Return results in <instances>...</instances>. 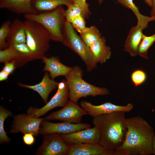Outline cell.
<instances>
[{"mask_svg":"<svg viewBox=\"0 0 155 155\" xmlns=\"http://www.w3.org/2000/svg\"><path fill=\"white\" fill-rule=\"evenodd\" d=\"M127 131L122 144L112 155H150L155 132L153 128L142 117L126 118Z\"/></svg>","mask_w":155,"mask_h":155,"instance_id":"obj_1","label":"cell"},{"mask_svg":"<svg viewBox=\"0 0 155 155\" xmlns=\"http://www.w3.org/2000/svg\"><path fill=\"white\" fill-rule=\"evenodd\" d=\"M125 113L116 112L93 117V125L100 132L98 144L107 152V155H112L124 141L127 131Z\"/></svg>","mask_w":155,"mask_h":155,"instance_id":"obj_2","label":"cell"},{"mask_svg":"<svg viewBox=\"0 0 155 155\" xmlns=\"http://www.w3.org/2000/svg\"><path fill=\"white\" fill-rule=\"evenodd\" d=\"M83 75L81 69L76 66L72 67L65 76L68 88L69 100L77 102L82 97L109 94L107 88L96 86L85 81L82 78Z\"/></svg>","mask_w":155,"mask_h":155,"instance_id":"obj_3","label":"cell"},{"mask_svg":"<svg viewBox=\"0 0 155 155\" xmlns=\"http://www.w3.org/2000/svg\"><path fill=\"white\" fill-rule=\"evenodd\" d=\"M26 20L35 22L49 33L52 40L62 42V31L66 21L65 10L60 6L51 11L24 15Z\"/></svg>","mask_w":155,"mask_h":155,"instance_id":"obj_4","label":"cell"},{"mask_svg":"<svg viewBox=\"0 0 155 155\" xmlns=\"http://www.w3.org/2000/svg\"><path fill=\"white\" fill-rule=\"evenodd\" d=\"M24 22L26 36V43L32 52L33 60L42 59L50 47L51 40L50 35L39 23L28 20Z\"/></svg>","mask_w":155,"mask_h":155,"instance_id":"obj_5","label":"cell"},{"mask_svg":"<svg viewBox=\"0 0 155 155\" xmlns=\"http://www.w3.org/2000/svg\"><path fill=\"white\" fill-rule=\"evenodd\" d=\"M62 42L77 54L85 63L88 71H91L97 63L89 48L76 33L71 23L66 21L62 31Z\"/></svg>","mask_w":155,"mask_h":155,"instance_id":"obj_6","label":"cell"},{"mask_svg":"<svg viewBox=\"0 0 155 155\" xmlns=\"http://www.w3.org/2000/svg\"><path fill=\"white\" fill-rule=\"evenodd\" d=\"M69 90L66 80L58 83L57 91L46 104L40 108L31 107L27 113L35 117H40L49 111L58 107H63L68 101Z\"/></svg>","mask_w":155,"mask_h":155,"instance_id":"obj_7","label":"cell"},{"mask_svg":"<svg viewBox=\"0 0 155 155\" xmlns=\"http://www.w3.org/2000/svg\"><path fill=\"white\" fill-rule=\"evenodd\" d=\"M61 109L51 113L44 120H59L74 123H81L82 117L88 115L86 111L77 102L69 100Z\"/></svg>","mask_w":155,"mask_h":155,"instance_id":"obj_8","label":"cell"},{"mask_svg":"<svg viewBox=\"0 0 155 155\" xmlns=\"http://www.w3.org/2000/svg\"><path fill=\"white\" fill-rule=\"evenodd\" d=\"M44 118L35 117L28 113L14 117L10 133H31L37 136L40 133V126Z\"/></svg>","mask_w":155,"mask_h":155,"instance_id":"obj_9","label":"cell"},{"mask_svg":"<svg viewBox=\"0 0 155 155\" xmlns=\"http://www.w3.org/2000/svg\"><path fill=\"white\" fill-rule=\"evenodd\" d=\"M44 136L42 144L36 154L40 155H67L70 145L65 143L58 133L47 134Z\"/></svg>","mask_w":155,"mask_h":155,"instance_id":"obj_10","label":"cell"},{"mask_svg":"<svg viewBox=\"0 0 155 155\" xmlns=\"http://www.w3.org/2000/svg\"><path fill=\"white\" fill-rule=\"evenodd\" d=\"M60 135L64 142L69 145L83 143L98 144L100 138L99 130L95 126L92 128Z\"/></svg>","mask_w":155,"mask_h":155,"instance_id":"obj_11","label":"cell"},{"mask_svg":"<svg viewBox=\"0 0 155 155\" xmlns=\"http://www.w3.org/2000/svg\"><path fill=\"white\" fill-rule=\"evenodd\" d=\"M40 133L47 135L53 133L67 134L90 128L88 124L74 123L67 122L59 123L50 122L44 120L41 123Z\"/></svg>","mask_w":155,"mask_h":155,"instance_id":"obj_12","label":"cell"},{"mask_svg":"<svg viewBox=\"0 0 155 155\" xmlns=\"http://www.w3.org/2000/svg\"><path fill=\"white\" fill-rule=\"evenodd\" d=\"M82 107L85 110L88 115L93 117L116 112H129L133 108L132 104L129 103L125 106L118 105L110 102H105L99 105H94L85 101L80 102Z\"/></svg>","mask_w":155,"mask_h":155,"instance_id":"obj_13","label":"cell"},{"mask_svg":"<svg viewBox=\"0 0 155 155\" xmlns=\"http://www.w3.org/2000/svg\"><path fill=\"white\" fill-rule=\"evenodd\" d=\"M58 83L52 79L48 72H45L41 81L38 84L33 85H28L19 83V86L36 92L46 104L50 93L53 90L57 88Z\"/></svg>","mask_w":155,"mask_h":155,"instance_id":"obj_14","label":"cell"},{"mask_svg":"<svg viewBox=\"0 0 155 155\" xmlns=\"http://www.w3.org/2000/svg\"><path fill=\"white\" fill-rule=\"evenodd\" d=\"M41 59L44 64L43 71L49 73L53 79L60 76H65L72 68L62 63L57 57H47L45 55Z\"/></svg>","mask_w":155,"mask_h":155,"instance_id":"obj_15","label":"cell"},{"mask_svg":"<svg viewBox=\"0 0 155 155\" xmlns=\"http://www.w3.org/2000/svg\"><path fill=\"white\" fill-rule=\"evenodd\" d=\"M32 0H0V8L24 15L37 13L32 5Z\"/></svg>","mask_w":155,"mask_h":155,"instance_id":"obj_16","label":"cell"},{"mask_svg":"<svg viewBox=\"0 0 155 155\" xmlns=\"http://www.w3.org/2000/svg\"><path fill=\"white\" fill-rule=\"evenodd\" d=\"M143 30L142 27L137 24L131 28L127 38L124 50L132 57L138 55L139 47L144 35Z\"/></svg>","mask_w":155,"mask_h":155,"instance_id":"obj_17","label":"cell"},{"mask_svg":"<svg viewBox=\"0 0 155 155\" xmlns=\"http://www.w3.org/2000/svg\"><path fill=\"white\" fill-rule=\"evenodd\" d=\"M67 155H107V152L98 143H83L70 145Z\"/></svg>","mask_w":155,"mask_h":155,"instance_id":"obj_18","label":"cell"},{"mask_svg":"<svg viewBox=\"0 0 155 155\" xmlns=\"http://www.w3.org/2000/svg\"><path fill=\"white\" fill-rule=\"evenodd\" d=\"M26 33L24 21L15 19L10 26L7 39L8 45L10 44L26 43Z\"/></svg>","mask_w":155,"mask_h":155,"instance_id":"obj_19","label":"cell"},{"mask_svg":"<svg viewBox=\"0 0 155 155\" xmlns=\"http://www.w3.org/2000/svg\"><path fill=\"white\" fill-rule=\"evenodd\" d=\"M8 46L12 51L13 60L17 67H22L29 61L33 60L32 52L26 43L10 44Z\"/></svg>","mask_w":155,"mask_h":155,"instance_id":"obj_20","label":"cell"},{"mask_svg":"<svg viewBox=\"0 0 155 155\" xmlns=\"http://www.w3.org/2000/svg\"><path fill=\"white\" fill-rule=\"evenodd\" d=\"M89 48L97 63L102 64L109 59L111 55L110 48L106 45L104 37H101Z\"/></svg>","mask_w":155,"mask_h":155,"instance_id":"obj_21","label":"cell"},{"mask_svg":"<svg viewBox=\"0 0 155 155\" xmlns=\"http://www.w3.org/2000/svg\"><path fill=\"white\" fill-rule=\"evenodd\" d=\"M72 0H32V6L37 13L53 10L60 6L67 7Z\"/></svg>","mask_w":155,"mask_h":155,"instance_id":"obj_22","label":"cell"},{"mask_svg":"<svg viewBox=\"0 0 155 155\" xmlns=\"http://www.w3.org/2000/svg\"><path fill=\"white\" fill-rule=\"evenodd\" d=\"M117 1L125 8L130 9L134 13L137 19V24L144 29L148 26V23L155 21V16L150 17L142 14L138 7L133 2V0H117Z\"/></svg>","mask_w":155,"mask_h":155,"instance_id":"obj_23","label":"cell"},{"mask_svg":"<svg viewBox=\"0 0 155 155\" xmlns=\"http://www.w3.org/2000/svg\"><path fill=\"white\" fill-rule=\"evenodd\" d=\"M80 34L82 39L89 47L101 37L98 29L94 26L86 27Z\"/></svg>","mask_w":155,"mask_h":155,"instance_id":"obj_24","label":"cell"},{"mask_svg":"<svg viewBox=\"0 0 155 155\" xmlns=\"http://www.w3.org/2000/svg\"><path fill=\"white\" fill-rule=\"evenodd\" d=\"M67 7V9L65 10V17L67 22L71 23L80 15H82L85 18L84 11L78 4L73 2Z\"/></svg>","mask_w":155,"mask_h":155,"instance_id":"obj_25","label":"cell"},{"mask_svg":"<svg viewBox=\"0 0 155 155\" xmlns=\"http://www.w3.org/2000/svg\"><path fill=\"white\" fill-rule=\"evenodd\" d=\"M11 112L3 107H0V142L1 144L8 143L10 139L7 136L4 129V123L8 117L12 116Z\"/></svg>","mask_w":155,"mask_h":155,"instance_id":"obj_26","label":"cell"},{"mask_svg":"<svg viewBox=\"0 0 155 155\" xmlns=\"http://www.w3.org/2000/svg\"><path fill=\"white\" fill-rule=\"evenodd\" d=\"M155 42V34L149 36L144 35L139 47L138 55L148 59V51Z\"/></svg>","mask_w":155,"mask_h":155,"instance_id":"obj_27","label":"cell"},{"mask_svg":"<svg viewBox=\"0 0 155 155\" xmlns=\"http://www.w3.org/2000/svg\"><path fill=\"white\" fill-rule=\"evenodd\" d=\"M11 22L9 20H6L1 25L0 28V50L5 49L8 47L7 42Z\"/></svg>","mask_w":155,"mask_h":155,"instance_id":"obj_28","label":"cell"},{"mask_svg":"<svg viewBox=\"0 0 155 155\" xmlns=\"http://www.w3.org/2000/svg\"><path fill=\"white\" fill-rule=\"evenodd\" d=\"M131 80L136 87L143 84L146 80L147 75L146 72L141 69L133 71L131 76Z\"/></svg>","mask_w":155,"mask_h":155,"instance_id":"obj_29","label":"cell"},{"mask_svg":"<svg viewBox=\"0 0 155 155\" xmlns=\"http://www.w3.org/2000/svg\"><path fill=\"white\" fill-rule=\"evenodd\" d=\"M85 19L82 15H80L75 18L71 23L74 29L80 33L86 27Z\"/></svg>","mask_w":155,"mask_h":155,"instance_id":"obj_30","label":"cell"},{"mask_svg":"<svg viewBox=\"0 0 155 155\" xmlns=\"http://www.w3.org/2000/svg\"><path fill=\"white\" fill-rule=\"evenodd\" d=\"M13 56L12 51L9 46L0 50V62L1 63H6L13 60Z\"/></svg>","mask_w":155,"mask_h":155,"instance_id":"obj_31","label":"cell"},{"mask_svg":"<svg viewBox=\"0 0 155 155\" xmlns=\"http://www.w3.org/2000/svg\"><path fill=\"white\" fill-rule=\"evenodd\" d=\"M73 2L76 3L80 5L83 9L86 17L88 18L91 15V12L89 9L88 4L87 3V0H72Z\"/></svg>","mask_w":155,"mask_h":155,"instance_id":"obj_32","label":"cell"},{"mask_svg":"<svg viewBox=\"0 0 155 155\" xmlns=\"http://www.w3.org/2000/svg\"><path fill=\"white\" fill-rule=\"evenodd\" d=\"M17 67L13 60L5 63L2 70L9 73L12 74L15 69Z\"/></svg>","mask_w":155,"mask_h":155,"instance_id":"obj_33","label":"cell"},{"mask_svg":"<svg viewBox=\"0 0 155 155\" xmlns=\"http://www.w3.org/2000/svg\"><path fill=\"white\" fill-rule=\"evenodd\" d=\"M34 135L31 133H26L24 134L23 140L25 144L28 146L33 145L35 142Z\"/></svg>","mask_w":155,"mask_h":155,"instance_id":"obj_34","label":"cell"},{"mask_svg":"<svg viewBox=\"0 0 155 155\" xmlns=\"http://www.w3.org/2000/svg\"><path fill=\"white\" fill-rule=\"evenodd\" d=\"M9 75V73L2 70L0 72V82L6 80Z\"/></svg>","mask_w":155,"mask_h":155,"instance_id":"obj_35","label":"cell"},{"mask_svg":"<svg viewBox=\"0 0 155 155\" xmlns=\"http://www.w3.org/2000/svg\"><path fill=\"white\" fill-rule=\"evenodd\" d=\"M153 4L150 12L151 16H155V0H153Z\"/></svg>","mask_w":155,"mask_h":155,"instance_id":"obj_36","label":"cell"},{"mask_svg":"<svg viewBox=\"0 0 155 155\" xmlns=\"http://www.w3.org/2000/svg\"><path fill=\"white\" fill-rule=\"evenodd\" d=\"M152 154L155 155V135L154 137L152 142Z\"/></svg>","mask_w":155,"mask_h":155,"instance_id":"obj_37","label":"cell"},{"mask_svg":"<svg viewBox=\"0 0 155 155\" xmlns=\"http://www.w3.org/2000/svg\"><path fill=\"white\" fill-rule=\"evenodd\" d=\"M145 2L149 7L152 8L153 6V0H144Z\"/></svg>","mask_w":155,"mask_h":155,"instance_id":"obj_38","label":"cell"},{"mask_svg":"<svg viewBox=\"0 0 155 155\" xmlns=\"http://www.w3.org/2000/svg\"><path fill=\"white\" fill-rule=\"evenodd\" d=\"M104 0H98V1L99 4H101L103 1Z\"/></svg>","mask_w":155,"mask_h":155,"instance_id":"obj_39","label":"cell"}]
</instances>
